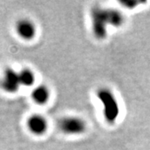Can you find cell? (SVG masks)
Here are the masks:
<instances>
[{
  "instance_id": "cell-6",
  "label": "cell",
  "mask_w": 150,
  "mask_h": 150,
  "mask_svg": "<svg viewBox=\"0 0 150 150\" xmlns=\"http://www.w3.org/2000/svg\"><path fill=\"white\" fill-rule=\"evenodd\" d=\"M27 126L31 133L36 135H41L46 132L48 129V123L42 115L34 114L28 118Z\"/></svg>"
},
{
  "instance_id": "cell-8",
  "label": "cell",
  "mask_w": 150,
  "mask_h": 150,
  "mask_svg": "<svg viewBox=\"0 0 150 150\" xmlns=\"http://www.w3.org/2000/svg\"><path fill=\"white\" fill-rule=\"evenodd\" d=\"M108 23L113 27H120L123 23V14L116 9H106Z\"/></svg>"
},
{
  "instance_id": "cell-2",
  "label": "cell",
  "mask_w": 150,
  "mask_h": 150,
  "mask_svg": "<svg viewBox=\"0 0 150 150\" xmlns=\"http://www.w3.org/2000/svg\"><path fill=\"white\" fill-rule=\"evenodd\" d=\"M93 31L95 37L102 39L106 37L107 26L108 25L106 17V9L99 7L94 8L92 10Z\"/></svg>"
},
{
  "instance_id": "cell-4",
  "label": "cell",
  "mask_w": 150,
  "mask_h": 150,
  "mask_svg": "<svg viewBox=\"0 0 150 150\" xmlns=\"http://www.w3.org/2000/svg\"><path fill=\"white\" fill-rule=\"evenodd\" d=\"M20 83L19 74L13 69H7L4 74L3 79L1 81V86L8 93H15L18 90Z\"/></svg>"
},
{
  "instance_id": "cell-7",
  "label": "cell",
  "mask_w": 150,
  "mask_h": 150,
  "mask_svg": "<svg viewBox=\"0 0 150 150\" xmlns=\"http://www.w3.org/2000/svg\"><path fill=\"white\" fill-rule=\"evenodd\" d=\"M33 99L38 104H43L49 98V90L44 85H39L33 89L32 93Z\"/></svg>"
},
{
  "instance_id": "cell-9",
  "label": "cell",
  "mask_w": 150,
  "mask_h": 150,
  "mask_svg": "<svg viewBox=\"0 0 150 150\" xmlns=\"http://www.w3.org/2000/svg\"><path fill=\"white\" fill-rule=\"evenodd\" d=\"M19 79H20V83L21 85L25 86V87H29L32 86L35 81V76L33 74L32 70L28 69H24L21 70L19 73Z\"/></svg>"
},
{
  "instance_id": "cell-1",
  "label": "cell",
  "mask_w": 150,
  "mask_h": 150,
  "mask_svg": "<svg viewBox=\"0 0 150 150\" xmlns=\"http://www.w3.org/2000/svg\"><path fill=\"white\" fill-rule=\"evenodd\" d=\"M97 96L103 106V115L108 123H112L116 121L119 114V107L117 99L111 90L106 88L98 89Z\"/></svg>"
},
{
  "instance_id": "cell-3",
  "label": "cell",
  "mask_w": 150,
  "mask_h": 150,
  "mask_svg": "<svg viewBox=\"0 0 150 150\" xmlns=\"http://www.w3.org/2000/svg\"><path fill=\"white\" fill-rule=\"evenodd\" d=\"M59 127L65 134H80L85 131L86 123L80 118L66 117L59 121Z\"/></svg>"
},
{
  "instance_id": "cell-5",
  "label": "cell",
  "mask_w": 150,
  "mask_h": 150,
  "mask_svg": "<svg viewBox=\"0 0 150 150\" xmlns=\"http://www.w3.org/2000/svg\"><path fill=\"white\" fill-rule=\"evenodd\" d=\"M16 31L23 39L30 40L36 34V28L31 20L23 18L17 22Z\"/></svg>"
}]
</instances>
